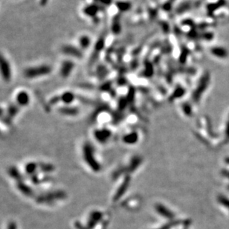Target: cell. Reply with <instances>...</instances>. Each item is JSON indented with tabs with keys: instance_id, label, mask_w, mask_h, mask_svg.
<instances>
[{
	"instance_id": "cell-1",
	"label": "cell",
	"mask_w": 229,
	"mask_h": 229,
	"mask_svg": "<svg viewBox=\"0 0 229 229\" xmlns=\"http://www.w3.org/2000/svg\"><path fill=\"white\" fill-rule=\"evenodd\" d=\"M51 72V68L49 66L42 65L25 69L24 72V75L27 78H35L47 75Z\"/></svg>"
},
{
	"instance_id": "cell-2",
	"label": "cell",
	"mask_w": 229,
	"mask_h": 229,
	"mask_svg": "<svg viewBox=\"0 0 229 229\" xmlns=\"http://www.w3.org/2000/svg\"><path fill=\"white\" fill-rule=\"evenodd\" d=\"M0 74L5 81L9 82L10 81L11 69L10 63L1 54H0Z\"/></svg>"
},
{
	"instance_id": "cell-3",
	"label": "cell",
	"mask_w": 229,
	"mask_h": 229,
	"mask_svg": "<svg viewBox=\"0 0 229 229\" xmlns=\"http://www.w3.org/2000/svg\"><path fill=\"white\" fill-rule=\"evenodd\" d=\"M62 192H53L51 193H48L46 195L41 196L39 198L38 201L39 202H51L52 201L57 200L58 199H61L62 197Z\"/></svg>"
},
{
	"instance_id": "cell-4",
	"label": "cell",
	"mask_w": 229,
	"mask_h": 229,
	"mask_svg": "<svg viewBox=\"0 0 229 229\" xmlns=\"http://www.w3.org/2000/svg\"><path fill=\"white\" fill-rule=\"evenodd\" d=\"M73 66L74 65L71 61H64L60 68V74L64 77H68L70 72H72Z\"/></svg>"
},
{
	"instance_id": "cell-5",
	"label": "cell",
	"mask_w": 229,
	"mask_h": 229,
	"mask_svg": "<svg viewBox=\"0 0 229 229\" xmlns=\"http://www.w3.org/2000/svg\"><path fill=\"white\" fill-rule=\"evenodd\" d=\"M17 100L21 106H26L29 102V96L27 92H21L17 95Z\"/></svg>"
},
{
	"instance_id": "cell-6",
	"label": "cell",
	"mask_w": 229,
	"mask_h": 229,
	"mask_svg": "<svg viewBox=\"0 0 229 229\" xmlns=\"http://www.w3.org/2000/svg\"><path fill=\"white\" fill-rule=\"evenodd\" d=\"M17 187H18L19 190H20L22 193L25 194V196L29 197V196L32 195V193H33L32 189H31L29 186H28L27 185H25V184L22 183V182H20V183L17 185Z\"/></svg>"
},
{
	"instance_id": "cell-7",
	"label": "cell",
	"mask_w": 229,
	"mask_h": 229,
	"mask_svg": "<svg viewBox=\"0 0 229 229\" xmlns=\"http://www.w3.org/2000/svg\"><path fill=\"white\" fill-rule=\"evenodd\" d=\"M62 51L66 54H72L74 55V56L79 57V55H81V53L77 51V48H74L72 46H64L62 48Z\"/></svg>"
},
{
	"instance_id": "cell-8",
	"label": "cell",
	"mask_w": 229,
	"mask_h": 229,
	"mask_svg": "<svg viewBox=\"0 0 229 229\" xmlns=\"http://www.w3.org/2000/svg\"><path fill=\"white\" fill-rule=\"evenodd\" d=\"M9 173L10 176L13 177L15 179L18 180V181L21 182L22 179V177L21 176L20 172L17 171V169L16 167H11L9 169Z\"/></svg>"
},
{
	"instance_id": "cell-9",
	"label": "cell",
	"mask_w": 229,
	"mask_h": 229,
	"mask_svg": "<svg viewBox=\"0 0 229 229\" xmlns=\"http://www.w3.org/2000/svg\"><path fill=\"white\" fill-rule=\"evenodd\" d=\"M60 99L61 100H62L63 102H65V103H71L73 100H74V95H73V94H72L71 92L64 93L63 95L60 97Z\"/></svg>"
},
{
	"instance_id": "cell-10",
	"label": "cell",
	"mask_w": 229,
	"mask_h": 229,
	"mask_svg": "<svg viewBox=\"0 0 229 229\" xmlns=\"http://www.w3.org/2000/svg\"><path fill=\"white\" fill-rule=\"evenodd\" d=\"M19 112L18 107H16L14 105H11L8 109V118H13L14 117L16 114H17V112Z\"/></svg>"
},
{
	"instance_id": "cell-11",
	"label": "cell",
	"mask_w": 229,
	"mask_h": 229,
	"mask_svg": "<svg viewBox=\"0 0 229 229\" xmlns=\"http://www.w3.org/2000/svg\"><path fill=\"white\" fill-rule=\"evenodd\" d=\"M36 167H37V165L35 163H30L25 167V171H27L28 174H31V173L33 174L36 170Z\"/></svg>"
},
{
	"instance_id": "cell-12",
	"label": "cell",
	"mask_w": 229,
	"mask_h": 229,
	"mask_svg": "<svg viewBox=\"0 0 229 229\" xmlns=\"http://www.w3.org/2000/svg\"><path fill=\"white\" fill-rule=\"evenodd\" d=\"M219 202L229 209V199H227L226 197H220V198H219Z\"/></svg>"
},
{
	"instance_id": "cell-13",
	"label": "cell",
	"mask_w": 229,
	"mask_h": 229,
	"mask_svg": "<svg viewBox=\"0 0 229 229\" xmlns=\"http://www.w3.org/2000/svg\"><path fill=\"white\" fill-rule=\"evenodd\" d=\"M80 43H81V46L83 47V48H86L88 46L89 40H88V37H86V36H82L80 39Z\"/></svg>"
},
{
	"instance_id": "cell-14",
	"label": "cell",
	"mask_w": 229,
	"mask_h": 229,
	"mask_svg": "<svg viewBox=\"0 0 229 229\" xmlns=\"http://www.w3.org/2000/svg\"><path fill=\"white\" fill-rule=\"evenodd\" d=\"M40 167L42 171L45 172H51L54 170V167L51 164H41Z\"/></svg>"
},
{
	"instance_id": "cell-15",
	"label": "cell",
	"mask_w": 229,
	"mask_h": 229,
	"mask_svg": "<svg viewBox=\"0 0 229 229\" xmlns=\"http://www.w3.org/2000/svg\"><path fill=\"white\" fill-rule=\"evenodd\" d=\"M226 135L228 136V138H229V122H228L226 126Z\"/></svg>"
},
{
	"instance_id": "cell-16",
	"label": "cell",
	"mask_w": 229,
	"mask_h": 229,
	"mask_svg": "<svg viewBox=\"0 0 229 229\" xmlns=\"http://www.w3.org/2000/svg\"><path fill=\"white\" fill-rule=\"evenodd\" d=\"M2 113V109H0V114H1Z\"/></svg>"
}]
</instances>
